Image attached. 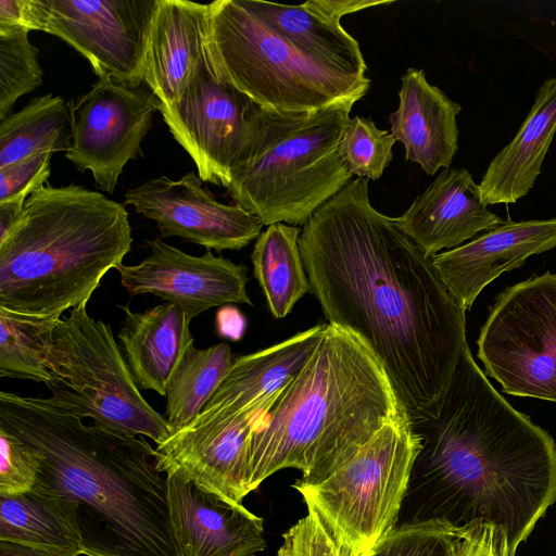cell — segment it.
<instances>
[{"label":"cell","instance_id":"cell-1","mask_svg":"<svg viewBox=\"0 0 556 556\" xmlns=\"http://www.w3.org/2000/svg\"><path fill=\"white\" fill-rule=\"evenodd\" d=\"M300 252L328 324L359 338L407 414L445 394L466 341V316L427 254L370 203L356 177L303 225Z\"/></svg>","mask_w":556,"mask_h":556},{"label":"cell","instance_id":"cell-2","mask_svg":"<svg viewBox=\"0 0 556 556\" xmlns=\"http://www.w3.org/2000/svg\"><path fill=\"white\" fill-rule=\"evenodd\" d=\"M420 440L397 526L501 528L510 551L556 501V443L491 384L465 344L451 383L409 417Z\"/></svg>","mask_w":556,"mask_h":556},{"label":"cell","instance_id":"cell-3","mask_svg":"<svg viewBox=\"0 0 556 556\" xmlns=\"http://www.w3.org/2000/svg\"><path fill=\"white\" fill-rule=\"evenodd\" d=\"M0 428L31 446L33 490L55 498L86 556H180L167 480L142 435L85 425L45 397L0 392Z\"/></svg>","mask_w":556,"mask_h":556},{"label":"cell","instance_id":"cell-4","mask_svg":"<svg viewBox=\"0 0 556 556\" xmlns=\"http://www.w3.org/2000/svg\"><path fill=\"white\" fill-rule=\"evenodd\" d=\"M406 415L366 344L327 324L313 355L253 433L249 492L286 468L300 470L304 483L319 482Z\"/></svg>","mask_w":556,"mask_h":556},{"label":"cell","instance_id":"cell-5","mask_svg":"<svg viewBox=\"0 0 556 556\" xmlns=\"http://www.w3.org/2000/svg\"><path fill=\"white\" fill-rule=\"evenodd\" d=\"M132 243L125 206L81 186H43L0 242V306L62 315L87 304Z\"/></svg>","mask_w":556,"mask_h":556},{"label":"cell","instance_id":"cell-6","mask_svg":"<svg viewBox=\"0 0 556 556\" xmlns=\"http://www.w3.org/2000/svg\"><path fill=\"white\" fill-rule=\"evenodd\" d=\"M353 105L282 113L253 103L227 188L235 204L265 226H303L352 180L340 144Z\"/></svg>","mask_w":556,"mask_h":556},{"label":"cell","instance_id":"cell-7","mask_svg":"<svg viewBox=\"0 0 556 556\" xmlns=\"http://www.w3.org/2000/svg\"><path fill=\"white\" fill-rule=\"evenodd\" d=\"M208 9V49L216 74L258 106L282 113L313 112L354 104L368 91L367 76L306 56L244 0H216Z\"/></svg>","mask_w":556,"mask_h":556},{"label":"cell","instance_id":"cell-8","mask_svg":"<svg viewBox=\"0 0 556 556\" xmlns=\"http://www.w3.org/2000/svg\"><path fill=\"white\" fill-rule=\"evenodd\" d=\"M47 369L48 401L58 408L112 431L147 437L156 445L173 432L141 395L111 327L91 318L87 304L56 324Z\"/></svg>","mask_w":556,"mask_h":556},{"label":"cell","instance_id":"cell-9","mask_svg":"<svg viewBox=\"0 0 556 556\" xmlns=\"http://www.w3.org/2000/svg\"><path fill=\"white\" fill-rule=\"evenodd\" d=\"M420 440L403 416L384 425L341 468L292 488L350 556H365L396 526Z\"/></svg>","mask_w":556,"mask_h":556},{"label":"cell","instance_id":"cell-10","mask_svg":"<svg viewBox=\"0 0 556 556\" xmlns=\"http://www.w3.org/2000/svg\"><path fill=\"white\" fill-rule=\"evenodd\" d=\"M477 345L485 374L505 393L556 403V274L502 291Z\"/></svg>","mask_w":556,"mask_h":556},{"label":"cell","instance_id":"cell-11","mask_svg":"<svg viewBox=\"0 0 556 556\" xmlns=\"http://www.w3.org/2000/svg\"><path fill=\"white\" fill-rule=\"evenodd\" d=\"M159 0H26L29 30L54 35L83 54L99 79L139 87Z\"/></svg>","mask_w":556,"mask_h":556},{"label":"cell","instance_id":"cell-12","mask_svg":"<svg viewBox=\"0 0 556 556\" xmlns=\"http://www.w3.org/2000/svg\"><path fill=\"white\" fill-rule=\"evenodd\" d=\"M253 103L218 77L208 49L180 98L170 106L157 103V109L202 181L227 189L245 143Z\"/></svg>","mask_w":556,"mask_h":556},{"label":"cell","instance_id":"cell-13","mask_svg":"<svg viewBox=\"0 0 556 556\" xmlns=\"http://www.w3.org/2000/svg\"><path fill=\"white\" fill-rule=\"evenodd\" d=\"M70 106L66 157L80 172L89 169L100 189L113 193L124 166L140 153L157 99L151 90L102 78Z\"/></svg>","mask_w":556,"mask_h":556},{"label":"cell","instance_id":"cell-14","mask_svg":"<svg viewBox=\"0 0 556 556\" xmlns=\"http://www.w3.org/2000/svg\"><path fill=\"white\" fill-rule=\"evenodd\" d=\"M274 405L226 418L195 419L156 445L157 469L180 472L202 489L242 504L250 493L252 437Z\"/></svg>","mask_w":556,"mask_h":556},{"label":"cell","instance_id":"cell-15","mask_svg":"<svg viewBox=\"0 0 556 556\" xmlns=\"http://www.w3.org/2000/svg\"><path fill=\"white\" fill-rule=\"evenodd\" d=\"M125 204L156 223L161 237H180L207 250H240L257 239L262 222L238 205L219 203L193 172L160 176L129 189Z\"/></svg>","mask_w":556,"mask_h":556},{"label":"cell","instance_id":"cell-16","mask_svg":"<svg viewBox=\"0 0 556 556\" xmlns=\"http://www.w3.org/2000/svg\"><path fill=\"white\" fill-rule=\"evenodd\" d=\"M147 243L151 249L148 257L116 269L130 296L154 294L180 306L189 319L215 306L252 304L245 266L210 250L201 256L190 255L161 238Z\"/></svg>","mask_w":556,"mask_h":556},{"label":"cell","instance_id":"cell-17","mask_svg":"<svg viewBox=\"0 0 556 556\" xmlns=\"http://www.w3.org/2000/svg\"><path fill=\"white\" fill-rule=\"evenodd\" d=\"M169 519L180 556H255L266 548L264 520L180 472L166 475Z\"/></svg>","mask_w":556,"mask_h":556},{"label":"cell","instance_id":"cell-18","mask_svg":"<svg viewBox=\"0 0 556 556\" xmlns=\"http://www.w3.org/2000/svg\"><path fill=\"white\" fill-rule=\"evenodd\" d=\"M556 247V217L504 220L458 248L433 256V264L462 307L470 309L480 292L527 258Z\"/></svg>","mask_w":556,"mask_h":556},{"label":"cell","instance_id":"cell-19","mask_svg":"<svg viewBox=\"0 0 556 556\" xmlns=\"http://www.w3.org/2000/svg\"><path fill=\"white\" fill-rule=\"evenodd\" d=\"M397 226L427 254L464 244L504 223L481 199L466 168H444L400 216Z\"/></svg>","mask_w":556,"mask_h":556},{"label":"cell","instance_id":"cell-20","mask_svg":"<svg viewBox=\"0 0 556 556\" xmlns=\"http://www.w3.org/2000/svg\"><path fill=\"white\" fill-rule=\"evenodd\" d=\"M325 325H316L233 364L195 419L226 418L274 405L298 376L323 338ZM194 419V420H195Z\"/></svg>","mask_w":556,"mask_h":556},{"label":"cell","instance_id":"cell-21","mask_svg":"<svg viewBox=\"0 0 556 556\" xmlns=\"http://www.w3.org/2000/svg\"><path fill=\"white\" fill-rule=\"evenodd\" d=\"M208 4L159 0L143 81L164 106L173 105L208 51Z\"/></svg>","mask_w":556,"mask_h":556},{"label":"cell","instance_id":"cell-22","mask_svg":"<svg viewBox=\"0 0 556 556\" xmlns=\"http://www.w3.org/2000/svg\"><path fill=\"white\" fill-rule=\"evenodd\" d=\"M391 114V134L405 148L406 160L429 176L448 168L458 148L457 115L462 106L431 85L422 70L407 68Z\"/></svg>","mask_w":556,"mask_h":556},{"label":"cell","instance_id":"cell-23","mask_svg":"<svg viewBox=\"0 0 556 556\" xmlns=\"http://www.w3.org/2000/svg\"><path fill=\"white\" fill-rule=\"evenodd\" d=\"M124 313L117 338L139 390L162 396L188 349L193 345L189 317L177 304L165 302L142 313L119 306Z\"/></svg>","mask_w":556,"mask_h":556},{"label":"cell","instance_id":"cell-24","mask_svg":"<svg viewBox=\"0 0 556 556\" xmlns=\"http://www.w3.org/2000/svg\"><path fill=\"white\" fill-rule=\"evenodd\" d=\"M556 134V78L546 79L511 141L490 162L479 188L483 203H515L532 189Z\"/></svg>","mask_w":556,"mask_h":556},{"label":"cell","instance_id":"cell-25","mask_svg":"<svg viewBox=\"0 0 556 556\" xmlns=\"http://www.w3.org/2000/svg\"><path fill=\"white\" fill-rule=\"evenodd\" d=\"M247 7L296 50L323 64L366 76L361 47L339 21L317 10L311 0L279 4L244 0Z\"/></svg>","mask_w":556,"mask_h":556},{"label":"cell","instance_id":"cell-26","mask_svg":"<svg viewBox=\"0 0 556 556\" xmlns=\"http://www.w3.org/2000/svg\"><path fill=\"white\" fill-rule=\"evenodd\" d=\"M0 542L49 556L83 555L80 536L60 503L35 490L0 496Z\"/></svg>","mask_w":556,"mask_h":556},{"label":"cell","instance_id":"cell-27","mask_svg":"<svg viewBox=\"0 0 556 556\" xmlns=\"http://www.w3.org/2000/svg\"><path fill=\"white\" fill-rule=\"evenodd\" d=\"M301 230L283 223L269 225L256 239L251 255L254 277L276 318L286 317L311 291L299 245Z\"/></svg>","mask_w":556,"mask_h":556},{"label":"cell","instance_id":"cell-28","mask_svg":"<svg viewBox=\"0 0 556 556\" xmlns=\"http://www.w3.org/2000/svg\"><path fill=\"white\" fill-rule=\"evenodd\" d=\"M72 140L70 103L47 93L1 119L0 168L39 152L67 151Z\"/></svg>","mask_w":556,"mask_h":556},{"label":"cell","instance_id":"cell-29","mask_svg":"<svg viewBox=\"0 0 556 556\" xmlns=\"http://www.w3.org/2000/svg\"><path fill=\"white\" fill-rule=\"evenodd\" d=\"M233 356L227 343L207 349L191 345L177 366L166 391L165 415L173 431L192 422L229 372Z\"/></svg>","mask_w":556,"mask_h":556},{"label":"cell","instance_id":"cell-30","mask_svg":"<svg viewBox=\"0 0 556 556\" xmlns=\"http://www.w3.org/2000/svg\"><path fill=\"white\" fill-rule=\"evenodd\" d=\"M62 315H34L0 306V377L46 382L53 330Z\"/></svg>","mask_w":556,"mask_h":556},{"label":"cell","instance_id":"cell-31","mask_svg":"<svg viewBox=\"0 0 556 556\" xmlns=\"http://www.w3.org/2000/svg\"><path fill=\"white\" fill-rule=\"evenodd\" d=\"M26 27L0 33V117L5 118L16 100L39 87L43 71L38 49L28 40Z\"/></svg>","mask_w":556,"mask_h":556},{"label":"cell","instance_id":"cell-32","mask_svg":"<svg viewBox=\"0 0 556 556\" xmlns=\"http://www.w3.org/2000/svg\"><path fill=\"white\" fill-rule=\"evenodd\" d=\"M395 138L362 116L351 118L341 140L342 160L359 178L379 179L392 160Z\"/></svg>","mask_w":556,"mask_h":556},{"label":"cell","instance_id":"cell-33","mask_svg":"<svg viewBox=\"0 0 556 556\" xmlns=\"http://www.w3.org/2000/svg\"><path fill=\"white\" fill-rule=\"evenodd\" d=\"M462 533L437 522L400 525L365 556H459Z\"/></svg>","mask_w":556,"mask_h":556},{"label":"cell","instance_id":"cell-34","mask_svg":"<svg viewBox=\"0 0 556 556\" xmlns=\"http://www.w3.org/2000/svg\"><path fill=\"white\" fill-rule=\"evenodd\" d=\"M40 470L31 446L0 428V496L26 493L34 489Z\"/></svg>","mask_w":556,"mask_h":556},{"label":"cell","instance_id":"cell-35","mask_svg":"<svg viewBox=\"0 0 556 556\" xmlns=\"http://www.w3.org/2000/svg\"><path fill=\"white\" fill-rule=\"evenodd\" d=\"M282 539L276 556H350L311 509L283 533Z\"/></svg>","mask_w":556,"mask_h":556},{"label":"cell","instance_id":"cell-36","mask_svg":"<svg viewBox=\"0 0 556 556\" xmlns=\"http://www.w3.org/2000/svg\"><path fill=\"white\" fill-rule=\"evenodd\" d=\"M51 152H39L0 168V202L29 197L43 187L50 175Z\"/></svg>","mask_w":556,"mask_h":556},{"label":"cell","instance_id":"cell-37","mask_svg":"<svg viewBox=\"0 0 556 556\" xmlns=\"http://www.w3.org/2000/svg\"><path fill=\"white\" fill-rule=\"evenodd\" d=\"M505 532L491 525H479L462 533L459 556H514Z\"/></svg>","mask_w":556,"mask_h":556},{"label":"cell","instance_id":"cell-38","mask_svg":"<svg viewBox=\"0 0 556 556\" xmlns=\"http://www.w3.org/2000/svg\"><path fill=\"white\" fill-rule=\"evenodd\" d=\"M313 5L328 17L339 21L346 14L374 8L382 4H390L393 1H369V0H311Z\"/></svg>","mask_w":556,"mask_h":556},{"label":"cell","instance_id":"cell-39","mask_svg":"<svg viewBox=\"0 0 556 556\" xmlns=\"http://www.w3.org/2000/svg\"><path fill=\"white\" fill-rule=\"evenodd\" d=\"M217 331L222 337L239 340L245 328L243 315L232 306H224L216 314Z\"/></svg>","mask_w":556,"mask_h":556},{"label":"cell","instance_id":"cell-40","mask_svg":"<svg viewBox=\"0 0 556 556\" xmlns=\"http://www.w3.org/2000/svg\"><path fill=\"white\" fill-rule=\"evenodd\" d=\"M26 0H0V33L18 27H27Z\"/></svg>","mask_w":556,"mask_h":556},{"label":"cell","instance_id":"cell-41","mask_svg":"<svg viewBox=\"0 0 556 556\" xmlns=\"http://www.w3.org/2000/svg\"><path fill=\"white\" fill-rule=\"evenodd\" d=\"M28 198L21 195L5 202H0V242L11 233L20 222Z\"/></svg>","mask_w":556,"mask_h":556},{"label":"cell","instance_id":"cell-42","mask_svg":"<svg viewBox=\"0 0 556 556\" xmlns=\"http://www.w3.org/2000/svg\"><path fill=\"white\" fill-rule=\"evenodd\" d=\"M0 556H49L47 554L34 551L31 548L8 543L0 542Z\"/></svg>","mask_w":556,"mask_h":556}]
</instances>
